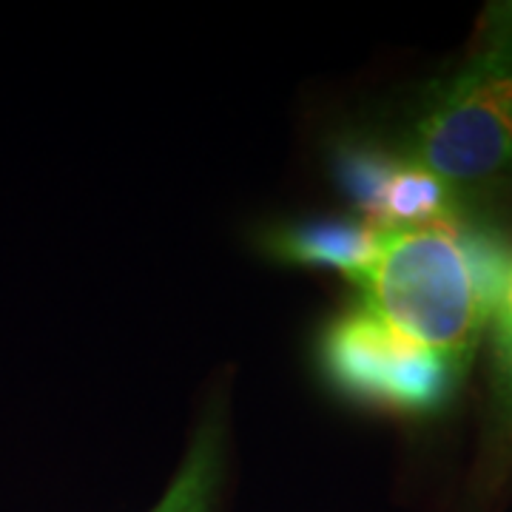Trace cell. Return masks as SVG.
Masks as SVG:
<instances>
[{"mask_svg":"<svg viewBox=\"0 0 512 512\" xmlns=\"http://www.w3.org/2000/svg\"><path fill=\"white\" fill-rule=\"evenodd\" d=\"M493 225L444 220L379 228L356 302L410 345L464 379L490 325L507 271Z\"/></svg>","mask_w":512,"mask_h":512,"instance_id":"obj_1","label":"cell"},{"mask_svg":"<svg viewBox=\"0 0 512 512\" xmlns=\"http://www.w3.org/2000/svg\"><path fill=\"white\" fill-rule=\"evenodd\" d=\"M393 154L433 177L461 220L493 225L512 197V3L484 12L470 55L424 92Z\"/></svg>","mask_w":512,"mask_h":512,"instance_id":"obj_2","label":"cell"},{"mask_svg":"<svg viewBox=\"0 0 512 512\" xmlns=\"http://www.w3.org/2000/svg\"><path fill=\"white\" fill-rule=\"evenodd\" d=\"M322 365L353 399L410 416L439 410L461 382L453 367L410 345L359 302L325 330Z\"/></svg>","mask_w":512,"mask_h":512,"instance_id":"obj_3","label":"cell"},{"mask_svg":"<svg viewBox=\"0 0 512 512\" xmlns=\"http://www.w3.org/2000/svg\"><path fill=\"white\" fill-rule=\"evenodd\" d=\"M228 473V419L222 402L208 404L183 464L151 512H217Z\"/></svg>","mask_w":512,"mask_h":512,"instance_id":"obj_4","label":"cell"},{"mask_svg":"<svg viewBox=\"0 0 512 512\" xmlns=\"http://www.w3.org/2000/svg\"><path fill=\"white\" fill-rule=\"evenodd\" d=\"M379 242V228L370 222L325 220L299 225L276 237V256L296 265L333 268L345 279H353L370 262Z\"/></svg>","mask_w":512,"mask_h":512,"instance_id":"obj_5","label":"cell"},{"mask_svg":"<svg viewBox=\"0 0 512 512\" xmlns=\"http://www.w3.org/2000/svg\"><path fill=\"white\" fill-rule=\"evenodd\" d=\"M493 356H490V421H493V461L487 467V490L512 464V251L493 311Z\"/></svg>","mask_w":512,"mask_h":512,"instance_id":"obj_6","label":"cell"}]
</instances>
